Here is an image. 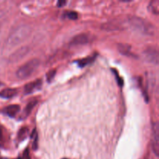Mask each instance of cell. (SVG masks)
<instances>
[{
	"label": "cell",
	"mask_w": 159,
	"mask_h": 159,
	"mask_svg": "<svg viewBox=\"0 0 159 159\" xmlns=\"http://www.w3.org/2000/svg\"><path fill=\"white\" fill-rule=\"evenodd\" d=\"M31 32V29L28 25H20L14 28L9 34L6 40V46L9 48H14L23 43Z\"/></svg>",
	"instance_id": "1"
},
{
	"label": "cell",
	"mask_w": 159,
	"mask_h": 159,
	"mask_svg": "<svg viewBox=\"0 0 159 159\" xmlns=\"http://www.w3.org/2000/svg\"><path fill=\"white\" fill-rule=\"evenodd\" d=\"M128 24L134 30L144 35H154L155 26L148 20L138 16H131L128 19Z\"/></svg>",
	"instance_id": "2"
},
{
	"label": "cell",
	"mask_w": 159,
	"mask_h": 159,
	"mask_svg": "<svg viewBox=\"0 0 159 159\" xmlns=\"http://www.w3.org/2000/svg\"><path fill=\"white\" fill-rule=\"evenodd\" d=\"M40 65V61L38 58H32L23 64L16 71V76L20 79H26L30 77Z\"/></svg>",
	"instance_id": "3"
},
{
	"label": "cell",
	"mask_w": 159,
	"mask_h": 159,
	"mask_svg": "<svg viewBox=\"0 0 159 159\" xmlns=\"http://www.w3.org/2000/svg\"><path fill=\"white\" fill-rule=\"evenodd\" d=\"M30 49L27 46H22L14 51L9 56V61L12 63H16L18 62L19 61L22 60L26 54L29 53Z\"/></svg>",
	"instance_id": "4"
},
{
	"label": "cell",
	"mask_w": 159,
	"mask_h": 159,
	"mask_svg": "<svg viewBox=\"0 0 159 159\" xmlns=\"http://www.w3.org/2000/svg\"><path fill=\"white\" fill-rule=\"evenodd\" d=\"M152 148L156 156L159 155V125L155 122L152 126Z\"/></svg>",
	"instance_id": "5"
},
{
	"label": "cell",
	"mask_w": 159,
	"mask_h": 159,
	"mask_svg": "<svg viewBox=\"0 0 159 159\" xmlns=\"http://www.w3.org/2000/svg\"><path fill=\"white\" fill-rule=\"evenodd\" d=\"M158 50L154 47H149L144 51V57L145 60L155 65L158 64Z\"/></svg>",
	"instance_id": "6"
},
{
	"label": "cell",
	"mask_w": 159,
	"mask_h": 159,
	"mask_svg": "<svg viewBox=\"0 0 159 159\" xmlns=\"http://www.w3.org/2000/svg\"><path fill=\"white\" fill-rule=\"evenodd\" d=\"M42 85V80L40 79H37L35 81L29 82L24 86V93L26 95L31 94L37 90L40 89Z\"/></svg>",
	"instance_id": "7"
},
{
	"label": "cell",
	"mask_w": 159,
	"mask_h": 159,
	"mask_svg": "<svg viewBox=\"0 0 159 159\" xmlns=\"http://www.w3.org/2000/svg\"><path fill=\"white\" fill-rule=\"evenodd\" d=\"M89 42V37L85 34H80L75 36L70 41L71 46H80V45L86 44Z\"/></svg>",
	"instance_id": "8"
},
{
	"label": "cell",
	"mask_w": 159,
	"mask_h": 159,
	"mask_svg": "<svg viewBox=\"0 0 159 159\" xmlns=\"http://www.w3.org/2000/svg\"><path fill=\"white\" fill-rule=\"evenodd\" d=\"M20 107L19 105H9L3 110V113L10 117H14L20 112Z\"/></svg>",
	"instance_id": "9"
},
{
	"label": "cell",
	"mask_w": 159,
	"mask_h": 159,
	"mask_svg": "<svg viewBox=\"0 0 159 159\" xmlns=\"http://www.w3.org/2000/svg\"><path fill=\"white\" fill-rule=\"evenodd\" d=\"M17 95V90L16 89L7 88L0 91V97L2 99H11Z\"/></svg>",
	"instance_id": "10"
},
{
	"label": "cell",
	"mask_w": 159,
	"mask_h": 159,
	"mask_svg": "<svg viewBox=\"0 0 159 159\" xmlns=\"http://www.w3.org/2000/svg\"><path fill=\"white\" fill-rule=\"evenodd\" d=\"M148 9L152 13L158 15L159 14V0H152L148 5Z\"/></svg>",
	"instance_id": "11"
},
{
	"label": "cell",
	"mask_w": 159,
	"mask_h": 159,
	"mask_svg": "<svg viewBox=\"0 0 159 159\" xmlns=\"http://www.w3.org/2000/svg\"><path fill=\"white\" fill-rule=\"evenodd\" d=\"M37 100H33V101H31V102H30L29 103L26 105V107H25L24 110H23V117L24 118L26 117V116H28L30 114L31 111H32L33 109L34 108V107L37 105Z\"/></svg>",
	"instance_id": "12"
},
{
	"label": "cell",
	"mask_w": 159,
	"mask_h": 159,
	"mask_svg": "<svg viewBox=\"0 0 159 159\" xmlns=\"http://www.w3.org/2000/svg\"><path fill=\"white\" fill-rule=\"evenodd\" d=\"M118 48H119V51L123 54H126V55H130V47L129 45L121 43L118 46Z\"/></svg>",
	"instance_id": "13"
},
{
	"label": "cell",
	"mask_w": 159,
	"mask_h": 159,
	"mask_svg": "<svg viewBox=\"0 0 159 159\" xmlns=\"http://www.w3.org/2000/svg\"><path fill=\"white\" fill-rule=\"evenodd\" d=\"M28 134V128L27 127H22L18 133V138L20 141L24 140Z\"/></svg>",
	"instance_id": "14"
},
{
	"label": "cell",
	"mask_w": 159,
	"mask_h": 159,
	"mask_svg": "<svg viewBox=\"0 0 159 159\" xmlns=\"http://www.w3.org/2000/svg\"><path fill=\"white\" fill-rule=\"evenodd\" d=\"M95 57H85V58L82 59V60L79 61V65L80 67H84L86 66L87 65L91 63L93 60H94Z\"/></svg>",
	"instance_id": "15"
},
{
	"label": "cell",
	"mask_w": 159,
	"mask_h": 159,
	"mask_svg": "<svg viewBox=\"0 0 159 159\" xmlns=\"http://www.w3.org/2000/svg\"><path fill=\"white\" fill-rule=\"evenodd\" d=\"M67 17L70 20H77L78 19V13L76 12H72V11H70V12H67Z\"/></svg>",
	"instance_id": "16"
},
{
	"label": "cell",
	"mask_w": 159,
	"mask_h": 159,
	"mask_svg": "<svg viewBox=\"0 0 159 159\" xmlns=\"http://www.w3.org/2000/svg\"><path fill=\"white\" fill-rule=\"evenodd\" d=\"M55 73H56L55 70H51V71H50L47 74V79H48L49 82H51V81L54 79V76H55Z\"/></svg>",
	"instance_id": "17"
},
{
	"label": "cell",
	"mask_w": 159,
	"mask_h": 159,
	"mask_svg": "<svg viewBox=\"0 0 159 159\" xmlns=\"http://www.w3.org/2000/svg\"><path fill=\"white\" fill-rule=\"evenodd\" d=\"M65 3H66V2L65 1H59L57 2V6H58V7H62L63 5H65Z\"/></svg>",
	"instance_id": "18"
},
{
	"label": "cell",
	"mask_w": 159,
	"mask_h": 159,
	"mask_svg": "<svg viewBox=\"0 0 159 159\" xmlns=\"http://www.w3.org/2000/svg\"><path fill=\"white\" fill-rule=\"evenodd\" d=\"M2 139V129L0 127V143H1Z\"/></svg>",
	"instance_id": "19"
},
{
	"label": "cell",
	"mask_w": 159,
	"mask_h": 159,
	"mask_svg": "<svg viewBox=\"0 0 159 159\" xmlns=\"http://www.w3.org/2000/svg\"><path fill=\"white\" fill-rule=\"evenodd\" d=\"M65 159H66V158H65Z\"/></svg>",
	"instance_id": "20"
}]
</instances>
